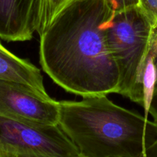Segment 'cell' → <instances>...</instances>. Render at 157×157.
Segmentation results:
<instances>
[{"instance_id": "14", "label": "cell", "mask_w": 157, "mask_h": 157, "mask_svg": "<svg viewBox=\"0 0 157 157\" xmlns=\"http://www.w3.org/2000/svg\"><path fill=\"white\" fill-rule=\"evenodd\" d=\"M77 157H84V156H77Z\"/></svg>"}, {"instance_id": "3", "label": "cell", "mask_w": 157, "mask_h": 157, "mask_svg": "<svg viewBox=\"0 0 157 157\" xmlns=\"http://www.w3.org/2000/svg\"><path fill=\"white\" fill-rule=\"evenodd\" d=\"M153 27L138 6L113 12L107 28L109 48L120 75L118 94L143 107V64Z\"/></svg>"}, {"instance_id": "1", "label": "cell", "mask_w": 157, "mask_h": 157, "mask_svg": "<svg viewBox=\"0 0 157 157\" xmlns=\"http://www.w3.org/2000/svg\"><path fill=\"white\" fill-rule=\"evenodd\" d=\"M113 14L107 0H75L39 34L43 71L67 92L118 94L119 71L107 38Z\"/></svg>"}, {"instance_id": "7", "label": "cell", "mask_w": 157, "mask_h": 157, "mask_svg": "<svg viewBox=\"0 0 157 157\" xmlns=\"http://www.w3.org/2000/svg\"><path fill=\"white\" fill-rule=\"evenodd\" d=\"M0 81L25 84L47 94L40 69L27 60L18 58L0 42Z\"/></svg>"}, {"instance_id": "13", "label": "cell", "mask_w": 157, "mask_h": 157, "mask_svg": "<svg viewBox=\"0 0 157 157\" xmlns=\"http://www.w3.org/2000/svg\"><path fill=\"white\" fill-rule=\"evenodd\" d=\"M155 65H156V87H157V55L156 57V59H155Z\"/></svg>"}, {"instance_id": "11", "label": "cell", "mask_w": 157, "mask_h": 157, "mask_svg": "<svg viewBox=\"0 0 157 157\" xmlns=\"http://www.w3.org/2000/svg\"><path fill=\"white\" fill-rule=\"evenodd\" d=\"M149 113L151 114V116L153 118V121L157 124V87H156V88H155V91L154 94H153L151 104H150Z\"/></svg>"}, {"instance_id": "8", "label": "cell", "mask_w": 157, "mask_h": 157, "mask_svg": "<svg viewBox=\"0 0 157 157\" xmlns=\"http://www.w3.org/2000/svg\"><path fill=\"white\" fill-rule=\"evenodd\" d=\"M75 0H43L42 16L38 34L48 26L55 17Z\"/></svg>"}, {"instance_id": "10", "label": "cell", "mask_w": 157, "mask_h": 157, "mask_svg": "<svg viewBox=\"0 0 157 157\" xmlns=\"http://www.w3.org/2000/svg\"><path fill=\"white\" fill-rule=\"evenodd\" d=\"M113 12L124 10L129 8L138 6L139 0H107Z\"/></svg>"}, {"instance_id": "12", "label": "cell", "mask_w": 157, "mask_h": 157, "mask_svg": "<svg viewBox=\"0 0 157 157\" xmlns=\"http://www.w3.org/2000/svg\"><path fill=\"white\" fill-rule=\"evenodd\" d=\"M144 157H157V138L147 147Z\"/></svg>"}, {"instance_id": "9", "label": "cell", "mask_w": 157, "mask_h": 157, "mask_svg": "<svg viewBox=\"0 0 157 157\" xmlns=\"http://www.w3.org/2000/svg\"><path fill=\"white\" fill-rule=\"evenodd\" d=\"M138 7L153 28L157 27V0H139Z\"/></svg>"}, {"instance_id": "6", "label": "cell", "mask_w": 157, "mask_h": 157, "mask_svg": "<svg viewBox=\"0 0 157 157\" xmlns=\"http://www.w3.org/2000/svg\"><path fill=\"white\" fill-rule=\"evenodd\" d=\"M43 0H0V38L25 41L38 32Z\"/></svg>"}, {"instance_id": "2", "label": "cell", "mask_w": 157, "mask_h": 157, "mask_svg": "<svg viewBox=\"0 0 157 157\" xmlns=\"http://www.w3.org/2000/svg\"><path fill=\"white\" fill-rule=\"evenodd\" d=\"M58 125L84 157H144L157 138V124L106 94L61 101Z\"/></svg>"}, {"instance_id": "5", "label": "cell", "mask_w": 157, "mask_h": 157, "mask_svg": "<svg viewBox=\"0 0 157 157\" xmlns=\"http://www.w3.org/2000/svg\"><path fill=\"white\" fill-rule=\"evenodd\" d=\"M0 115L31 124L58 125L59 101L25 84L0 81Z\"/></svg>"}, {"instance_id": "4", "label": "cell", "mask_w": 157, "mask_h": 157, "mask_svg": "<svg viewBox=\"0 0 157 157\" xmlns=\"http://www.w3.org/2000/svg\"><path fill=\"white\" fill-rule=\"evenodd\" d=\"M79 151L59 125H42L0 115V157H77Z\"/></svg>"}]
</instances>
